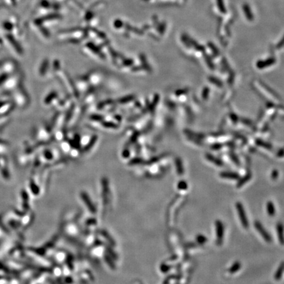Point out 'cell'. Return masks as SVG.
Returning a JSON list of instances; mask_svg holds the SVG:
<instances>
[{"mask_svg": "<svg viewBox=\"0 0 284 284\" xmlns=\"http://www.w3.org/2000/svg\"><path fill=\"white\" fill-rule=\"evenodd\" d=\"M235 207L236 209L237 210L238 215H239L241 223H242V226H244V228L245 229L249 228V220L246 216V213H245V211L243 204L241 203L240 202H237V203H236L235 204Z\"/></svg>", "mask_w": 284, "mask_h": 284, "instance_id": "1", "label": "cell"}, {"mask_svg": "<svg viewBox=\"0 0 284 284\" xmlns=\"http://www.w3.org/2000/svg\"><path fill=\"white\" fill-rule=\"evenodd\" d=\"M215 226L216 233H217V244L218 245H221L223 242L224 234V224L220 220H217L215 222Z\"/></svg>", "mask_w": 284, "mask_h": 284, "instance_id": "2", "label": "cell"}, {"mask_svg": "<svg viewBox=\"0 0 284 284\" xmlns=\"http://www.w3.org/2000/svg\"><path fill=\"white\" fill-rule=\"evenodd\" d=\"M254 225L256 230L258 231V233H260L263 239H264L266 242L268 243H270L272 242L271 235H270V233L268 232L266 230V229L264 228V226L261 224L260 222H259L258 221H255L254 223Z\"/></svg>", "mask_w": 284, "mask_h": 284, "instance_id": "3", "label": "cell"}, {"mask_svg": "<svg viewBox=\"0 0 284 284\" xmlns=\"http://www.w3.org/2000/svg\"><path fill=\"white\" fill-rule=\"evenodd\" d=\"M277 235L279 242L281 245H284V226L281 223H278L276 226Z\"/></svg>", "mask_w": 284, "mask_h": 284, "instance_id": "4", "label": "cell"}, {"mask_svg": "<svg viewBox=\"0 0 284 284\" xmlns=\"http://www.w3.org/2000/svg\"><path fill=\"white\" fill-rule=\"evenodd\" d=\"M284 272V262H282L279 266L278 269H277L276 273L274 275V278L276 280L279 281L280 280L281 277H282L283 273Z\"/></svg>", "mask_w": 284, "mask_h": 284, "instance_id": "5", "label": "cell"}, {"mask_svg": "<svg viewBox=\"0 0 284 284\" xmlns=\"http://www.w3.org/2000/svg\"><path fill=\"white\" fill-rule=\"evenodd\" d=\"M266 211L270 217H274L276 214V208L274 204L272 201H268L266 203Z\"/></svg>", "mask_w": 284, "mask_h": 284, "instance_id": "6", "label": "cell"}, {"mask_svg": "<svg viewBox=\"0 0 284 284\" xmlns=\"http://www.w3.org/2000/svg\"><path fill=\"white\" fill-rule=\"evenodd\" d=\"M220 176L224 178H229L231 179H237L239 178V175L233 172H222L220 174Z\"/></svg>", "mask_w": 284, "mask_h": 284, "instance_id": "7", "label": "cell"}, {"mask_svg": "<svg viewBox=\"0 0 284 284\" xmlns=\"http://www.w3.org/2000/svg\"><path fill=\"white\" fill-rule=\"evenodd\" d=\"M242 266V264L239 261H236L231 266V267L229 268V272L231 274H234L237 271H239Z\"/></svg>", "mask_w": 284, "mask_h": 284, "instance_id": "8", "label": "cell"}, {"mask_svg": "<svg viewBox=\"0 0 284 284\" xmlns=\"http://www.w3.org/2000/svg\"><path fill=\"white\" fill-rule=\"evenodd\" d=\"M251 174H247L245 176L244 178H243L242 179H241L240 180L238 181V183H237V188H240V187H242V186H244L245 183L247 182L248 181L250 178H251Z\"/></svg>", "mask_w": 284, "mask_h": 284, "instance_id": "9", "label": "cell"}, {"mask_svg": "<svg viewBox=\"0 0 284 284\" xmlns=\"http://www.w3.org/2000/svg\"><path fill=\"white\" fill-rule=\"evenodd\" d=\"M196 241H197V242L199 244H200V245H203V244H204L206 242V241H207V239H206V237L204 235H201V234H199L198 235H197Z\"/></svg>", "mask_w": 284, "mask_h": 284, "instance_id": "10", "label": "cell"}, {"mask_svg": "<svg viewBox=\"0 0 284 284\" xmlns=\"http://www.w3.org/2000/svg\"><path fill=\"white\" fill-rule=\"evenodd\" d=\"M187 183H186L185 181H181L180 183L179 184V188L181 190H186L187 189Z\"/></svg>", "mask_w": 284, "mask_h": 284, "instance_id": "11", "label": "cell"}, {"mask_svg": "<svg viewBox=\"0 0 284 284\" xmlns=\"http://www.w3.org/2000/svg\"><path fill=\"white\" fill-rule=\"evenodd\" d=\"M272 178L276 179L277 178V177H278V173H277V172L276 171H274L273 172V173H272Z\"/></svg>", "mask_w": 284, "mask_h": 284, "instance_id": "12", "label": "cell"}]
</instances>
